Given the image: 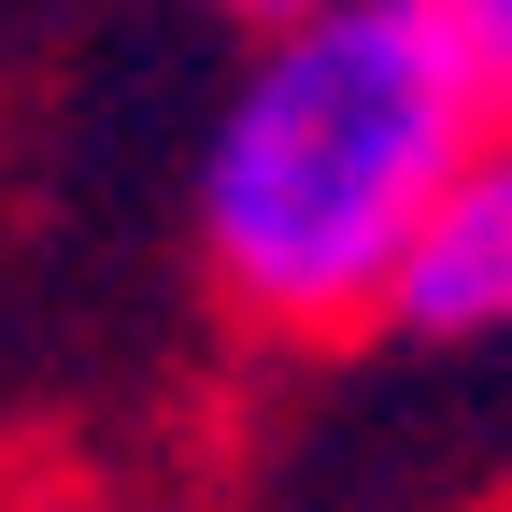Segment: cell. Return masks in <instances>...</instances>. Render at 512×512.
I'll return each instance as SVG.
<instances>
[{"label":"cell","mask_w":512,"mask_h":512,"mask_svg":"<svg viewBox=\"0 0 512 512\" xmlns=\"http://www.w3.org/2000/svg\"><path fill=\"white\" fill-rule=\"evenodd\" d=\"M484 86L427 0H328L256 43L200 143V256L256 328H370L413 214L484 143Z\"/></svg>","instance_id":"6da1fadb"},{"label":"cell","mask_w":512,"mask_h":512,"mask_svg":"<svg viewBox=\"0 0 512 512\" xmlns=\"http://www.w3.org/2000/svg\"><path fill=\"white\" fill-rule=\"evenodd\" d=\"M370 328H399V342H512V128H484L456 157V185L413 214Z\"/></svg>","instance_id":"7a4b0ae2"},{"label":"cell","mask_w":512,"mask_h":512,"mask_svg":"<svg viewBox=\"0 0 512 512\" xmlns=\"http://www.w3.org/2000/svg\"><path fill=\"white\" fill-rule=\"evenodd\" d=\"M441 29H456V57H470V86H484V114L512 128V0H427Z\"/></svg>","instance_id":"3957f363"},{"label":"cell","mask_w":512,"mask_h":512,"mask_svg":"<svg viewBox=\"0 0 512 512\" xmlns=\"http://www.w3.org/2000/svg\"><path fill=\"white\" fill-rule=\"evenodd\" d=\"M242 29H299V15H328V0H228Z\"/></svg>","instance_id":"277c9868"}]
</instances>
